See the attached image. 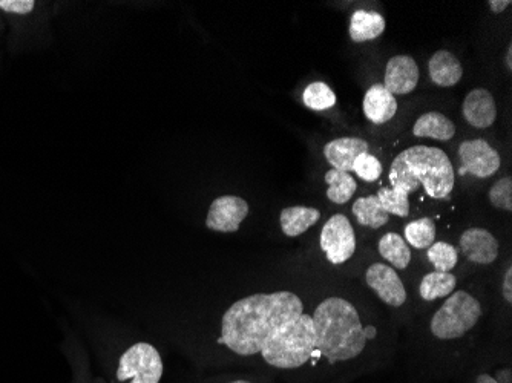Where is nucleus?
Listing matches in <instances>:
<instances>
[{
    "mask_svg": "<svg viewBox=\"0 0 512 383\" xmlns=\"http://www.w3.org/2000/svg\"><path fill=\"white\" fill-rule=\"evenodd\" d=\"M200 383H273L266 373L223 374Z\"/></svg>",
    "mask_w": 512,
    "mask_h": 383,
    "instance_id": "c85d7f7f",
    "label": "nucleus"
},
{
    "mask_svg": "<svg viewBox=\"0 0 512 383\" xmlns=\"http://www.w3.org/2000/svg\"><path fill=\"white\" fill-rule=\"evenodd\" d=\"M457 289V276L454 273L428 272L419 282V296L422 301L436 302L447 299Z\"/></svg>",
    "mask_w": 512,
    "mask_h": 383,
    "instance_id": "aec40b11",
    "label": "nucleus"
},
{
    "mask_svg": "<svg viewBox=\"0 0 512 383\" xmlns=\"http://www.w3.org/2000/svg\"><path fill=\"white\" fill-rule=\"evenodd\" d=\"M316 351L325 383H345L370 371L371 345L379 339L375 324H365L361 311L344 296H327L312 313Z\"/></svg>",
    "mask_w": 512,
    "mask_h": 383,
    "instance_id": "f257e3e1",
    "label": "nucleus"
},
{
    "mask_svg": "<svg viewBox=\"0 0 512 383\" xmlns=\"http://www.w3.org/2000/svg\"><path fill=\"white\" fill-rule=\"evenodd\" d=\"M34 5V0H0V8L8 13L28 14Z\"/></svg>",
    "mask_w": 512,
    "mask_h": 383,
    "instance_id": "c756f323",
    "label": "nucleus"
},
{
    "mask_svg": "<svg viewBox=\"0 0 512 383\" xmlns=\"http://www.w3.org/2000/svg\"><path fill=\"white\" fill-rule=\"evenodd\" d=\"M500 293L505 299L506 304H512V266L508 264L505 273H503L502 285H500Z\"/></svg>",
    "mask_w": 512,
    "mask_h": 383,
    "instance_id": "7c9ffc66",
    "label": "nucleus"
},
{
    "mask_svg": "<svg viewBox=\"0 0 512 383\" xmlns=\"http://www.w3.org/2000/svg\"><path fill=\"white\" fill-rule=\"evenodd\" d=\"M505 63H506V68H508V71H511V69H512V45H511V43H509L508 50H506Z\"/></svg>",
    "mask_w": 512,
    "mask_h": 383,
    "instance_id": "72a5a7b5",
    "label": "nucleus"
},
{
    "mask_svg": "<svg viewBox=\"0 0 512 383\" xmlns=\"http://www.w3.org/2000/svg\"><path fill=\"white\" fill-rule=\"evenodd\" d=\"M398 112L396 97L385 89L382 83L371 86L364 97L365 117L375 125H384Z\"/></svg>",
    "mask_w": 512,
    "mask_h": 383,
    "instance_id": "4468645a",
    "label": "nucleus"
},
{
    "mask_svg": "<svg viewBox=\"0 0 512 383\" xmlns=\"http://www.w3.org/2000/svg\"><path fill=\"white\" fill-rule=\"evenodd\" d=\"M413 134L419 138H433L437 141H450L456 135V126L447 115L440 112H427L417 118Z\"/></svg>",
    "mask_w": 512,
    "mask_h": 383,
    "instance_id": "6ab92c4d",
    "label": "nucleus"
},
{
    "mask_svg": "<svg viewBox=\"0 0 512 383\" xmlns=\"http://www.w3.org/2000/svg\"><path fill=\"white\" fill-rule=\"evenodd\" d=\"M488 5H490V10L493 13L500 14L511 5V0H491V2H488Z\"/></svg>",
    "mask_w": 512,
    "mask_h": 383,
    "instance_id": "473e14b6",
    "label": "nucleus"
},
{
    "mask_svg": "<svg viewBox=\"0 0 512 383\" xmlns=\"http://www.w3.org/2000/svg\"><path fill=\"white\" fill-rule=\"evenodd\" d=\"M321 220V212L315 207L293 206L281 210L279 224L287 238H298Z\"/></svg>",
    "mask_w": 512,
    "mask_h": 383,
    "instance_id": "dca6fc26",
    "label": "nucleus"
},
{
    "mask_svg": "<svg viewBox=\"0 0 512 383\" xmlns=\"http://www.w3.org/2000/svg\"><path fill=\"white\" fill-rule=\"evenodd\" d=\"M482 318V301L467 289H456L447 299H444L442 305L431 316L430 325H428L431 339L442 347L454 345L470 336L479 327ZM440 350L442 348H439V353ZM436 357L434 356L433 361L428 365L421 382L427 379L428 371L436 361Z\"/></svg>",
    "mask_w": 512,
    "mask_h": 383,
    "instance_id": "20e7f679",
    "label": "nucleus"
},
{
    "mask_svg": "<svg viewBox=\"0 0 512 383\" xmlns=\"http://www.w3.org/2000/svg\"><path fill=\"white\" fill-rule=\"evenodd\" d=\"M302 313H306L304 301L290 290L246 296L224 311L217 345L238 359H255L279 328Z\"/></svg>",
    "mask_w": 512,
    "mask_h": 383,
    "instance_id": "f03ea898",
    "label": "nucleus"
},
{
    "mask_svg": "<svg viewBox=\"0 0 512 383\" xmlns=\"http://www.w3.org/2000/svg\"><path fill=\"white\" fill-rule=\"evenodd\" d=\"M462 376L468 377V383H500L499 380L494 377L493 370H476L473 371V373H463Z\"/></svg>",
    "mask_w": 512,
    "mask_h": 383,
    "instance_id": "2f4dec72",
    "label": "nucleus"
},
{
    "mask_svg": "<svg viewBox=\"0 0 512 383\" xmlns=\"http://www.w3.org/2000/svg\"><path fill=\"white\" fill-rule=\"evenodd\" d=\"M459 255L474 266H491L499 259L500 243L488 229L468 227L459 238Z\"/></svg>",
    "mask_w": 512,
    "mask_h": 383,
    "instance_id": "6e6552de",
    "label": "nucleus"
},
{
    "mask_svg": "<svg viewBox=\"0 0 512 383\" xmlns=\"http://www.w3.org/2000/svg\"><path fill=\"white\" fill-rule=\"evenodd\" d=\"M325 183L329 184L327 198L335 204H347L358 190V183L348 172L330 169L325 174Z\"/></svg>",
    "mask_w": 512,
    "mask_h": 383,
    "instance_id": "b1692460",
    "label": "nucleus"
},
{
    "mask_svg": "<svg viewBox=\"0 0 512 383\" xmlns=\"http://www.w3.org/2000/svg\"><path fill=\"white\" fill-rule=\"evenodd\" d=\"M353 215L359 226L373 230L382 229L390 221V215L382 209L376 195H368L356 200L353 204Z\"/></svg>",
    "mask_w": 512,
    "mask_h": 383,
    "instance_id": "412c9836",
    "label": "nucleus"
},
{
    "mask_svg": "<svg viewBox=\"0 0 512 383\" xmlns=\"http://www.w3.org/2000/svg\"><path fill=\"white\" fill-rule=\"evenodd\" d=\"M302 100H304V105L313 111H325V109L335 106L336 95L327 83L313 82L307 86Z\"/></svg>",
    "mask_w": 512,
    "mask_h": 383,
    "instance_id": "a878e982",
    "label": "nucleus"
},
{
    "mask_svg": "<svg viewBox=\"0 0 512 383\" xmlns=\"http://www.w3.org/2000/svg\"><path fill=\"white\" fill-rule=\"evenodd\" d=\"M163 373L160 351L148 342H137L119 357L114 383H160Z\"/></svg>",
    "mask_w": 512,
    "mask_h": 383,
    "instance_id": "39448f33",
    "label": "nucleus"
},
{
    "mask_svg": "<svg viewBox=\"0 0 512 383\" xmlns=\"http://www.w3.org/2000/svg\"><path fill=\"white\" fill-rule=\"evenodd\" d=\"M353 172H356L361 180L373 183V181H378L381 178L382 164L375 155L365 152V154L356 158L355 164H353Z\"/></svg>",
    "mask_w": 512,
    "mask_h": 383,
    "instance_id": "cd10ccee",
    "label": "nucleus"
},
{
    "mask_svg": "<svg viewBox=\"0 0 512 383\" xmlns=\"http://www.w3.org/2000/svg\"><path fill=\"white\" fill-rule=\"evenodd\" d=\"M410 194V190L402 184H393L391 187L379 189L376 197H378L382 209L390 217L394 215V217L407 218L410 215V200H408Z\"/></svg>",
    "mask_w": 512,
    "mask_h": 383,
    "instance_id": "4be33fe9",
    "label": "nucleus"
},
{
    "mask_svg": "<svg viewBox=\"0 0 512 383\" xmlns=\"http://www.w3.org/2000/svg\"><path fill=\"white\" fill-rule=\"evenodd\" d=\"M390 183L402 184L411 194L424 186L434 200H445L453 192L456 177L453 164L442 149L417 145L405 149L390 167Z\"/></svg>",
    "mask_w": 512,
    "mask_h": 383,
    "instance_id": "7ed1b4c3",
    "label": "nucleus"
},
{
    "mask_svg": "<svg viewBox=\"0 0 512 383\" xmlns=\"http://www.w3.org/2000/svg\"><path fill=\"white\" fill-rule=\"evenodd\" d=\"M249 215L246 200L234 195L217 198L207 212L206 227L220 233H235Z\"/></svg>",
    "mask_w": 512,
    "mask_h": 383,
    "instance_id": "9d476101",
    "label": "nucleus"
},
{
    "mask_svg": "<svg viewBox=\"0 0 512 383\" xmlns=\"http://www.w3.org/2000/svg\"><path fill=\"white\" fill-rule=\"evenodd\" d=\"M491 206L505 212H512V178L503 177L497 180L488 192Z\"/></svg>",
    "mask_w": 512,
    "mask_h": 383,
    "instance_id": "bb28decb",
    "label": "nucleus"
},
{
    "mask_svg": "<svg viewBox=\"0 0 512 383\" xmlns=\"http://www.w3.org/2000/svg\"><path fill=\"white\" fill-rule=\"evenodd\" d=\"M364 279L368 289L378 296L382 304L393 310H401L407 305L408 292L401 275L385 262L370 264L365 269Z\"/></svg>",
    "mask_w": 512,
    "mask_h": 383,
    "instance_id": "0eeeda50",
    "label": "nucleus"
},
{
    "mask_svg": "<svg viewBox=\"0 0 512 383\" xmlns=\"http://www.w3.org/2000/svg\"><path fill=\"white\" fill-rule=\"evenodd\" d=\"M462 112L473 128H491L497 120L496 100L488 89H473L463 100Z\"/></svg>",
    "mask_w": 512,
    "mask_h": 383,
    "instance_id": "f8f14e48",
    "label": "nucleus"
},
{
    "mask_svg": "<svg viewBox=\"0 0 512 383\" xmlns=\"http://www.w3.org/2000/svg\"><path fill=\"white\" fill-rule=\"evenodd\" d=\"M378 252L385 264L398 270H407L413 261V250L404 236L396 232H387L379 238Z\"/></svg>",
    "mask_w": 512,
    "mask_h": 383,
    "instance_id": "f3484780",
    "label": "nucleus"
},
{
    "mask_svg": "<svg viewBox=\"0 0 512 383\" xmlns=\"http://www.w3.org/2000/svg\"><path fill=\"white\" fill-rule=\"evenodd\" d=\"M437 226L433 218L424 217L405 226L404 239L411 249L427 250L436 243Z\"/></svg>",
    "mask_w": 512,
    "mask_h": 383,
    "instance_id": "5701e85b",
    "label": "nucleus"
},
{
    "mask_svg": "<svg viewBox=\"0 0 512 383\" xmlns=\"http://www.w3.org/2000/svg\"><path fill=\"white\" fill-rule=\"evenodd\" d=\"M459 250L447 241H436L427 249V259L434 272L454 273L459 264Z\"/></svg>",
    "mask_w": 512,
    "mask_h": 383,
    "instance_id": "393cba45",
    "label": "nucleus"
},
{
    "mask_svg": "<svg viewBox=\"0 0 512 383\" xmlns=\"http://www.w3.org/2000/svg\"><path fill=\"white\" fill-rule=\"evenodd\" d=\"M419 83V66L411 56H394L385 68V86L390 94L405 95L413 92Z\"/></svg>",
    "mask_w": 512,
    "mask_h": 383,
    "instance_id": "9b49d317",
    "label": "nucleus"
},
{
    "mask_svg": "<svg viewBox=\"0 0 512 383\" xmlns=\"http://www.w3.org/2000/svg\"><path fill=\"white\" fill-rule=\"evenodd\" d=\"M459 158L463 171L477 178L493 177L502 164L499 152L482 138L463 141L459 146Z\"/></svg>",
    "mask_w": 512,
    "mask_h": 383,
    "instance_id": "1a4fd4ad",
    "label": "nucleus"
},
{
    "mask_svg": "<svg viewBox=\"0 0 512 383\" xmlns=\"http://www.w3.org/2000/svg\"><path fill=\"white\" fill-rule=\"evenodd\" d=\"M428 73L434 85L451 88L462 80L463 66L453 53L440 50L428 62Z\"/></svg>",
    "mask_w": 512,
    "mask_h": 383,
    "instance_id": "2eb2a0df",
    "label": "nucleus"
},
{
    "mask_svg": "<svg viewBox=\"0 0 512 383\" xmlns=\"http://www.w3.org/2000/svg\"><path fill=\"white\" fill-rule=\"evenodd\" d=\"M385 19L376 11L358 10L352 14L348 34L356 43L370 42L384 34Z\"/></svg>",
    "mask_w": 512,
    "mask_h": 383,
    "instance_id": "a211bd4d",
    "label": "nucleus"
},
{
    "mask_svg": "<svg viewBox=\"0 0 512 383\" xmlns=\"http://www.w3.org/2000/svg\"><path fill=\"white\" fill-rule=\"evenodd\" d=\"M356 232L352 221L336 213L322 226L319 247L332 266H342L355 256Z\"/></svg>",
    "mask_w": 512,
    "mask_h": 383,
    "instance_id": "423d86ee",
    "label": "nucleus"
},
{
    "mask_svg": "<svg viewBox=\"0 0 512 383\" xmlns=\"http://www.w3.org/2000/svg\"><path fill=\"white\" fill-rule=\"evenodd\" d=\"M368 152V143L362 138L344 137L332 140L324 146L325 160L336 171L353 172V164L361 154Z\"/></svg>",
    "mask_w": 512,
    "mask_h": 383,
    "instance_id": "ddd939ff",
    "label": "nucleus"
}]
</instances>
